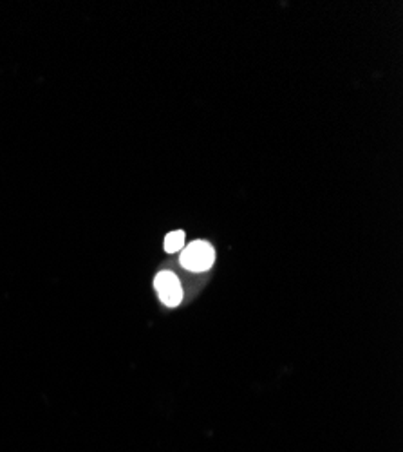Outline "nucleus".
<instances>
[{
    "instance_id": "nucleus-1",
    "label": "nucleus",
    "mask_w": 403,
    "mask_h": 452,
    "mask_svg": "<svg viewBox=\"0 0 403 452\" xmlns=\"http://www.w3.org/2000/svg\"><path fill=\"white\" fill-rule=\"evenodd\" d=\"M179 261H181V266L185 270L201 273V271L212 268L213 261H215V250L206 241H194L183 248Z\"/></svg>"
},
{
    "instance_id": "nucleus-2",
    "label": "nucleus",
    "mask_w": 403,
    "mask_h": 452,
    "mask_svg": "<svg viewBox=\"0 0 403 452\" xmlns=\"http://www.w3.org/2000/svg\"><path fill=\"white\" fill-rule=\"evenodd\" d=\"M154 288L158 292V297L167 308H176L183 301V288L179 282L178 275L172 271H160L154 279Z\"/></svg>"
},
{
    "instance_id": "nucleus-3",
    "label": "nucleus",
    "mask_w": 403,
    "mask_h": 452,
    "mask_svg": "<svg viewBox=\"0 0 403 452\" xmlns=\"http://www.w3.org/2000/svg\"><path fill=\"white\" fill-rule=\"evenodd\" d=\"M185 248V232H170L165 237V252L167 253H176L181 252Z\"/></svg>"
}]
</instances>
